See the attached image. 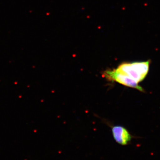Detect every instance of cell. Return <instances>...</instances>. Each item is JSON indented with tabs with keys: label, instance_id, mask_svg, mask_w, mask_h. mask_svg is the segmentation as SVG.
Segmentation results:
<instances>
[{
	"label": "cell",
	"instance_id": "6da1fadb",
	"mask_svg": "<svg viewBox=\"0 0 160 160\" xmlns=\"http://www.w3.org/2000/svg\"><path fill=\"white\" fill-rule=\"evenodd\" d=\"M150 63V60L122 63L117 69L138 83L142 82L148 74Z\"/></svg>",
	"mask_w": 160,
	"mask_h": 160
},
{
	"label": "cell",
	"instance_id": "7a4b0ae2",
	"mask_svg": "<svg viewBox=\"0 0 160 160\" xmlns=\"http://www.w3.org/2000/svg\"><path fill=\"white\" fill-rule=\"evenodd\" d=\"M102 75L104 78L109 81L117 82L127 87L134 88L140 91H144V89L139 86L137 82L117 69L106 70L104 72Z\"/></svg>",
	"mask_w": 160,
	"mask_h": 160
},
{
	"label": "cell",
	"instance_id": "3957f363",
	"mask_svg": "<svg viewBox=\"0 0 160 160\" xmlns=\"http://www.w3.org/2000/svg\"><path fill=\"white\" fill-rule=\"evenodd\" d=\"M112 132L115 141L121 146L129 145L132 138V135L123 126H113L112 128Z\"/></svg>",
	"mask_w": 160,
	"mask_h": 160
}]
</instances>
